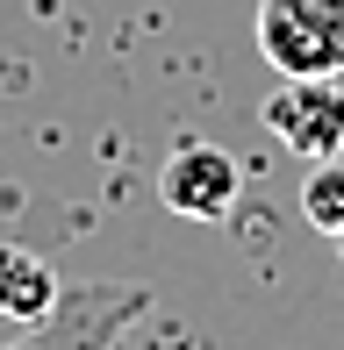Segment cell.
<instances>
[{"mask_svg": "<svg viewBox=\"0 0 344 350\" xmlns=\"http://www.w3.org/2000/svg\"><path fill=\"white\" fill-rule=\"evenodd\" d=\"M151 308V286H130V279H79L58 293V308L43 322H29L8 350H122L136 322Z\"/></svg>", "mask_w": 344, "mask_h": 350, "instance_id": "1", "label": "cell"}, {"mask_svg": "<svg viewBox=\"0 0 344 350\" xmlns=\"http://www.w3.org/2000/svg\"><path fill=\"white\" fill-rule=\"evenodd\" d=\"M258 57L280 79H337L344 0H258Z\"/></svg>", "mask_w": 344, "mask_h": 350, "instance_id": "2", "label": "cell"}, {"mask_svg": "<svg viewBox=\"0 0 344 350\" xmlns=\"http://www.w3.org/2000/svg\"><path fill=\"white\" fill-rule=\"evenodd\" d=\"M258 122L273 129L280 150L294 157H337L344 150V86L337 79H280L273 93H265Z\"/></svg>", "mask_w": 344, "mask_h": 350, "instance_id": "3", "label": "cell"}, {"mask_svg": "<svg viewBox=\"0 0 344 350\" xmlns=\"http://www.w3.org/2000/svg\"><path fill=\"white\" fill-rule=\"evenodd\" d=\"M158 200L186 221H223L244 200V165L223 143H180L158 172Z\"/></svg>", "mask_w": 344, "mask_h": 350, "instance_id": "4", "label": "cell"}, {"mask_svg": "<svg viewBox=\"0 0 344 350\" xmlns=\"http://www.w3.org/2000/svg\"><path fill=\"white\" fill-rule=\"evenodd\" d=\"M58 293H65V279L29 243H0V314H8V322H22V329L43 322V314L58 308Z\"/></svg>", "mask_w": 344, "mask_h": 350, "instance_id": "5", "label": "cell"}, {"mask_svg": "<svg viewBox=\"0 0 344 350\" xmlns=\"http://www.w3.org/2000/svg\"><path fill=\"white\" fill-rule=\"evenodd\" d=\"M302 215H308V229H323L330 243H344V150L308 165V179H302Z\"/></svg>", "mask_w": 344, "mask_h": 350, "instance_id": "6", "label": "cell"}]
</instances>
